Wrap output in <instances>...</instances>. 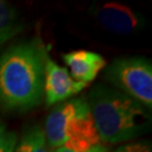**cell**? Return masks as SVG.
I'll return each mask as SVG.
<instances>
[{
    "label": "cell",
    "mask_w": 152,
    "mask_h": 152,
    "mask_svg": "<svg viewBox=\"0 0 152 152\" xmlns=\"http://www.w3.org/2000/svg\"><path fill=\"white\" fill-rule=\"evenodd\" d=\"M112 152H152L151 142L135 141L122 144Z\"/></svg>",
    "instance_id": "11"
},
{
    "label": "cell",
    "mask_w": 152,
    "mask_h": 152,
    "mask_svg": "<svg viewBox=\"0 0 152 152\" xmlns=\"http://www.w3.org/2000/svg\"><path fill=\"white\" fill-rule=\"evenodd\" d=\"M46 51L37 42L12 45L0 54V106L24 112L44 98Z\"/></svg>",
    "instance_id": "1"
},
{
    "label": "cell",
    "mask_w": 152,
    "mask_h": 152,
    "mask_svg": "<svg viewBox=\"0 0 152 152\" xmlns=\"http://www.w3.org/2000/svg\"><path fill=\"white\" fill-rule=\"evenodd\" d=\"M24 28L19 12L8 1L0 0V46L17 36Z\"/></svg>",
    "instance_id": "8"
},
{
    "label": "cell",
    "mask_w": 152,
    "mask_h": 152,
    "mask_svg": "<svg viewBox=\"0 0 152 152\" xmlns=\"http://www.w3.org/2000/svg\"><path fill=\"white\" fill-rule=\"evenodd\" d=\"M44 131L38 125L29 126L17 140L14 152H49Z\"/></svg>",
    "instance_id": "9"
},
{
    "label": "cell",
    "mask_w": 152,
    "mask_h": 152,
    "mask_svg": "<svg viewBox=\"0 0 152 152\" xmlns=\"http://www.w3.org/2000/svg\"><path fill=\"white\" fill-rule=\"evenodd\" d=\"M49 152H75L72 151V150H69V149H66V148H54V149H51Z\"/></svg>",
    "instance_id": "13"
},
{
    "label": "cell",
    "mask_w": 152,
    "mask_h": 152,
    "mask_svg": "<svg viewBox=\"0 0 152 152\" xmlns=\"http://www.w3.org/2000/svg\"><path fill=\"white\" fill-rule=\"evenodd\" d=\"M88 85L72 79L66 68L60 66L46 55L44 65V98L48 106L58 105L81 92Z\"/></svg>",
    "instance_id": "6"
},
{
    "label": "cell",
    "mask_w": 152,
    "mask_h": 152,
    "mask_svg": "<svg viewBox=\"0 0 152 152\" xmlns=\"http://www.w3.org/2000/svg\"><path fill=\"white\" fill-rule=\"evenodd\" d=\"M87 152H109V150L107 147H105L103 144H99V145L92 148L91 150H89V151H87Z\"/></svg>",
    "instance_id": "12"
},
{
    "label": "cell",
    "mask_w": 152,
    "mask_h": 152,
    "mask_svg": "<svg viewBox=\"0 0 152 152\" xmlns=\"http://www.w3.org/2000/svg\"><path fill=\"white\" fill-rule=\"evenodd\" d=\"M87 99L102 142L117 144L132 141L151 127L150 110L112 86L95 85Z\"/></svg>",
    "instance_id": "2"
},
{
    "label": "cell",
    "mask_w": 152,
    "mask_h": 152,
    "mask_svg": "<svg viewBox=\"0 0 152 152\" xmlns=\"http://www.w3.org/2000/svg\"><path fill=\"white\" fill-rule=\"evenodd\" d=\"M62 59L68 65L72 79L87 85L94 81L98 73L106 68V60L102 55L87 50L69 52L62 55Z\"/></svg>",
    "instance_id": "7"
},
{
    "label": "cell",
    "mask_w": 152,
    "mask_h": 152,
    "mask_svg": "<svg viewBox=\"0 0 152 152\" xmlns=\"http://www.w3.org/2000/svg\"><path fill=\"white\" fill-rule=\"evenodd\" d=\"M48 145L87 152L102 144L90 113L87 97H76L58 104L45 121Z\"/></svg>",
    "instance_id": "3"
},
{
    "label": "cell",
    "mask_w": 152,
    "mask_h": 152,
    "mask_svg": "<svg viewBox=\"0 0 152 152\" xmlns=\"http://www.w3.org/2000/svg\"><path fill=\"white\" fill-rule=\"evenodd\" d=\"M17 140L16 133L8 130L0 120V152H14Z\"/></svg>",
    "instance_id": "10"
},
{
    "label": "cell",
    "mask_w": 152,
    "mask_h": 152,
    "mask_svg": "<svg viewBox=\"0 0 152 152\" xmlns=\"http://www.w3.org/2000/svg\"><path fill=\"white\" fill-rule=\"evenodd\" d=\"M92 15L106 31L118 35H127L144 26V18L130 6L120 2H105L92 8Z\"/></svg>",
    "instance_id": "5"
},
{
    "label": "cell",
    "mask_w": 152,
    "mask_h": 152,
    "mask_svg": "<svg viewBox=\"0 0 152 152\" xmlns=\"http://www.w3.org/2000/svg\"><path fill=\"white\" fill-rule=\"evenodd\" d=\"M105 78L113 85V88L134 99L149 110L151 109V60L140 56L117 58L105 68Z\"/></svg>",
    "instance_id": "4"
}]
</instances>
